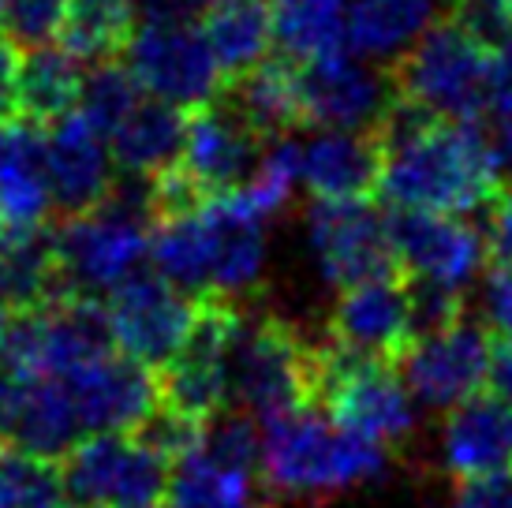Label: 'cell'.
<instances>
[{
  "mask_svg": "<svg viewBox=\"0 0 512 508\" xmlns=\"http://www.w3.org/2000/svg\"><path fill=\"white\" fill-rule=\"evenodd\" d=\"M232 389L240 411L262 423L299 408H318V344H307L285 318H258L247 325L236 352Z\"/></svg>",
  "mask_w": 512,
  "mask_h": 508,
  "instance_id": "8992f818",
  "label": "cell"
},
{
  "mask_svg": "<svg viewBox=\"0 0 512 508\" xmlns=\"http://www.w3.org/2000/svg\"><path fill=\"white\" fill-rule=\"evenodd\" d=\"M169 508H273L255 494V475L236 467L217 464L214 456L195 452L184 464L172 467L169 482Z\"/></svg>",
  "mask_w": 512,
  "mask_h": 508,
  "instance_id": "83f0119b",
  "label": "cell"
},
{
  "mask_svg": "<svg viewBox=\"0 0 512 508\" xmlns=\"http://www.w3.org/2000/svg\"><path fill=\"white\" fill-rule=\"evenodd\" d=\"M154 206L146 180H116V191L94 213L53 221L60 281L68 296L101 299L143 273L154 243Z\"/></svg>",
  "mask_w": 512,
  "mask_h": 508,
  "instance_id": "7a4b0ae2",
  "label": "cell"
},
{
  "mask_svg": "<svg viewBox=\"0 0 512 508\" xmlns=\"http://www.w3.org/2000/svg\"><path fill=\"white\" fill-rule=\"evenodd\" d=\"M202 34L214 49L225 79H240L270 60L273 4H214L202 19Z\"/></svg>",
  "mask_w": 512,
  "mask_h": 508,
  "instance_id": "4316f807",
  "label": "cell"
},
{
  "mask_svg": "<svg viewBox=\"0 0 512 508\" xmlns=\"http://www.w3.org/2000/svg\"><path fill=\"white\" fill-rule=\"evenodd\" d=\"M154 508H169V505H154Z\"/></svg>",
  "mask_w": 512,
  "mask_h": 508,
  "instance_id": "ee69618b",
  "label": "cell"
},
{
  "mask_svg": "<svg viewBox=\"0 0 512 508\" xmlns=\"http://www.w3.org/2000/svg\"><path fill=\"white\" fill-rule=\"evenodd\" d=\"M64 497L86 508L165 505L172 464L139 434H94L60 460Z\"/></svg>",
  "mask_w": 512,
  "mask_h": 508,
  "instance_id": "52a82bcc",
  "label": "cell"
},
{
  "mask_svg": "<svg viewBox=\"0 0 512 508\" xmlns=\"http://www.w3.org/2000/svg\"><path fill=\"white\" fill-rule=\"evenodd\" d=\"M385 452L344 434L322 408H299L262 426V490L277 497H329L378 479Z\"/></svg>",
  "mask_w": 512,
  "mask_h": 508,
  "instance_id": "3957f363",
  "label": "cell"
},
{
  "mask_svg": "<svg viewBox=\"0 0 512 508\" xmlns=\"http://www.w3.org/2000/svg\"><path fill=\"white\" fill-rule=\"evenodd\" d=\"M483 311L494 337H512V266H490L483 284Z\"/></svg>",
  "mask_w": 512,
  "mask_h": 508,
  "instance_id": "d590c367",
  "label": "cell"
},
{
  "mask_svg": "<svg viewBox=\"0 0 512 508\" xmlns=\"http://www.w3.org/2000/svg\"><path fill=\"white\" fill-rule=\"evenodd\" d=\"M135 12L139 0H72L64 49L86 64L120 60L135 38Z\"/></svg>",
  "mask_w": 512,
  "mask_h": 508,
  "instance_id": "f1b7e54d",
  "label": "cell"
},
{
  "mask_svg": "<svg viewBox=\"0 0 512 508\" xmlns=\"http://www.w3.org/2000/svg\"><path fill=\"white\" fill-rule=\"evenodd\" d=\"M19 68L23 53L12 42H0V124L19 120Z\"/></svg>",
  "mask_w": 512,
  "mask_h": 508,
  "instance_id": "74e56055",
  "label": "cell"
},
{
  "mask_svg": "<svg viewBox=\"0 0 512 508\" xmlns=\"http://www.w3.org/2000/svg\"><path fill=\"white\" fill-rule=\"evenodd\" d=\"M154 273H161L169 284H176L187 296H214L217 288V240L206 213L176 217L154 225L150 243Z\"/></svg>",
  "mask_w": 512,
  "mask_h": 508,
  "instance_id": "d4e9b609",
  "label": "cell"
},
{
  "mask_svg": "<svg viewBox=\"0 0 512 508\" xmlns=\"http://www.w3.org/2000/svg\"><path fill=\"white\" fill-rule=\"evenodd\" d=\"M318 408L344 434L374 449H404L415 434L412 389L397 367H385L322 340L318 344Z\"/></svg>",
  "mask_w": 512,
  "mask_h": 508,
  "instance_id": "5b68a950",
  "label": "cell"
},
{
  "mask_svg": "<svg viewBox=\"0 0 512 508\" xmlns=\"http://www.w3.org/2000/svg\"><path fill=\"white\" fill-rule=\"evenodd\" d=\"M441 464L453 482L483 479L512 467V400L479 393L468 404L445 411L441 426Z\"/></svg>",
  "mask_w": 512,
  "mask_h": 508,
  "instance_id": "ac0fdd59",
  "label": "cell"
},
{
  "mask_svg": "<svg viewBox=\"0 0 512 508\" xmlns=\"http://www.w3.org/2000/svg\"><path fill=\"white\" fill-rule=\"evenodd\" d=\"M0 30H4V0H0Z\"/></svg>",
  "mask_w": 512,
  "mask_h": 508,
  "instance_id": "7bdbcfd3",
  "label": "cell"
},
{
  "mask_svg": "<svg viewBox=\"0 0 512 508\" xmlns=\"http://www.w3.org/2000/svg\"><path fill=\"white\" fill-rule=\"evenodd\" d=\"M494 367V329L479 318H460L456 325L415 340L408 359L400 363L404 381L427 408L453 411L471 396L490 389Z\"/></svg>",
  "mask_w": 512,
  "mask_h": 508,
  "instance_id": "8fae6325",
  "label": "cell"
},
{
  "mask_svg": "<svg viewBox=\"0 0 512 508\" xmlns=\"http://www.w3.org/2000/svg\"><path fill=\"white\" fill-rule=\"evenodd\" d=\"M266 142L243 124L225 98L187 113V139L176 169L206 202L221 195H236L251 184Z\"/></svg>",
  "mask_w": 512,
  "mask_h": 508,
  "instance_id": "5bb4252c",
  "label": "cell"
},
{
  "mask_svg": "<svg viewBox=\"0 0 512 508\" xmlns=\"http://www.w3.org/2000/svg\"><path fill=\"white\" fill-rule=\"evenodd\" d=\"M393 247L408 281H427L464 292V284L490 262L486 236L460 217L441 213H393Z\"/></svg>",
  "mask_w": 512,
  "mask_h": 508,
  "instance_id": "9a60e30c",
  "label": "cell"
},
{
  "mask_svg": "<svg viewBox=\"0 0 512 508\" xmlns=\"http://www.w3.org/2000/svg\"><path fill=\"white\" fill-rule=\"evenodd\" d=\"M187 113L172 109L165 101L146 98L135 113L109 135L113 165L128 180H154L172 169L184 154Z\"/></svg>",
  "mask_w": 512,
  "mask_h": 508,
  "instance_id": "603a6c76",
  "label": "cell"
},
{
  "mask_svg": "<svg viewBox=\"0 0 512 508\" xmlns=\"http://www.w3.org/2000/svg\"><path fill=\"white\" fill-rule=\"evenodd\" d=\"M378 131H318L303 146V184L318 202H370L382 187Z\"/></svg>",
  "mask_w": 512,
  "mask_h": 508,
  "instance_id": "d6986e66",
  "label": "cell"
},
{
  "mask_svg": "<svg viewBox=\"0 0 512 508\" xmlns=\"http://www.w3.org/2000/svg\"><path fill=\"white\" fill-rule=\"evenodd\" d=\"M441 8L445 0H356L348 12V45L389 68L438 27Z\"/></svg>",
  "mask_w": 512,
  "mask_h": 508,
  "instance_id": "7402d4cb",
  "label": "cell"
},
{
  "mask_svg": "<svg viewBox=\"0 0 512 508\" xmlns=\"http://www.w3.org/2000/svg\"><path fill=\"white\" fill-rule=\"evenodd\" d=\"M195 303L199 296L180 292L154 269L135 273L131 281L105 296L116 352L154 374L165 370L191 337Z\"/></svg>",
  "mask_w": 512,
  "mask_h": 508,
  "instance_id": "9c48e42d",
  "label": "cell"
},
{
  "mask_svg": "<svg viewBox=\"0 0 512 508\" xmlns=\"http://www.w3.org/2000/svg\"><path fill=\"white\" fill-rule=\"evenodd\" d=\"M296 180H303V146L292 135H285V139L266 142L251 184L243 187V198L262 217H273V213H281L288 206V198L296 191Z\"/></svg>",
  "mask_w": 512,
  "mask_h": 508,
  "instance_id": "1f68e13d",
  "label": "cell"
},
{
  "mask_svg": "<svg viewBox=\"0 0 512 508\" xmlns=\"http://www.w3.org/2000/svg\"><path fill=\"white\" fill-rule=\"evenodd\" d=\"M490 393L512 400V337H494V367H490Z\"/></svg>",
  "mask_w": 512,
  "mask_h": 508,
  "instance_id": "f35d334b",
  "label": "cell"
},
{
  "mask_svg": "<svg viewBox=\"0 0 512 508\" xmlns=\"http://www.w3.org/2000/svg\"><path fill=\"white\" fill-rule=\"evenodd\" d=\"M64 296L53 225L0 236V299L8 311L34 314Z\"/></svg>",
  "mask_w": 512,
  "mask_h": 508,
  "instance_id": "44dd1931",
  "label": "cell"
},
{
  "mask_svg": "<svg viewBox=\"0 0 512 508\" xmlns=\"http://www.w3.org/2000/svg\"><path fill=\"white\" fill-rule=\"evenodd\" d=\"M53 508H86V505H75V501H60V505H53Z\"/></svg>",
  "mask_w": 512,
  "mask_h": 508,
  "instance_id": "b9f144b4",
  "label": "cell"
},
{
  "mask_svg": "<svg viewBox=\"0 0 512 508\" xmlns=\"http://www.w3.org/2000/svg\"><path fill=\"white\" fill-rule=\"evenodd\" d=\"M221 98L236 109L243 124L262 142L285 139L303 127V105H299V64L285 57H270L225 86Z\"/></svg>",
  "mask_w": 512,
  "mask_h": 508,
  "instance_id": "ffe728a7",
  "label": "cell"
},
{
  "mask_svg": "<svg viewBox=\"0 0 512 508\" xmlns=\"http://www.w3.org/2000/svg\"><path fill=\"white\" fill-rule=\"evenodd\" d=\"M483 236L490 266H512V180H505L498 195L486 202Z\"/></svg>",
  "mask_w": 512,
  "mask_h": 508,
  "instance_id": "836d02e7",
  "label": "cell"
},
{
  "mask_svg": "<svg viewBox=\"0 0 512 508\" xmlns=\"http://www.w3.org/2000/svg\"><path fill=\"white\" fill-rule=\"evenodd\" d=\"M378 139L385 150L378 198L393 213H471L501 191V150L479 120H438L393 101Z\"/></svg>",
  "mask_w": 512,
  "mask_h": 508,
  "instance_id": "6da1fadb",
  "label": "cell"
},
{
  "mask_svg": "<svg viewBox=\"0 0 512 508\" xmlns=\"http://www.w3.org/2000/svg\"><path fill=\"white\" fill-rule=\"evenodd\" d=\"M498 150H501V157H509V161H512V113H509V116H501Z\"/></svg>",
  "mask_w": 512,
  "mask_h": 508,
  "instance_id": "ab89813d",
  "label": "cell"
},
{
  "mask_svg": "<svg viewBox=\"0 0 512 508\" xmlns=\"http://www.w3.org/2000/svg\"><path fill=\"white\" fill-rule=\"evenodd\" d=\"M124 64L146 98L165 101L180 113L214 105L225 94V71L199 27H143L124 49Z\"/></svg>",
  "mask_w": 512,
  "mask_h": 508,
  "instance_id": "30bf717a",
  "label": "cell"
},
{
  "mask_svg": "<svg viewBox=\"0 0 512 508\" xmlns=\"http://www.w3.org/2000/svg\"><path fill=\"white\" fill-rule=\"evenodd\" d=\"M397 101L389 71L352 57H326L299 64V105L303 127L318 131H378Z\"/></svg>",
  "mask_w": 512,
  "mask_h": 508,
  "instance_id": "4fadbf2b",
  "label": "cell"
},
{
  "mask_svg": "<svg viewBox=\"0 0 512 508\" xmlns=\"http://www.w3.org/2000/svg\"><path fill=\"white\" fill-rule=\"evenodd\" d=\"M64 501L60 464L0 441V508H53Z\"/></svg>",
  "mask_w": 512,
  "mask_h": 508,
  "instance_id": "4dcf8cb0",
  "label": "cell"
},
{
  "mask_svg": "<svg viewBox=\"0 0 512 508\" xmlns=\"http://www.w3.org/2000/svg\"><path fill=\"white\" fill-rule=\"evenodd\" d=\"M210 8L214 0H139L146 27H195Z\"/></svg>",
  "mask_w": 512,
  "mask_h": 508,
  "instance_id": "8d00e7d4",
  "label": "cell"
},
{
  "mask_svg": "<svg viewBox=\"0 0 512 508\" xmlns=\"http://www.w3.org/2000/svg\"><path fill=\"white\" fill-rule=\"evenodd\" d=\"M307 240L318 269L337 288L404 277L393 247V228L374 202H318L307 210Z\"/></svg>",
  "mask_w": 512,
  "mask_h": 508,
  "instance_id": "ba28073f",
  "label": "cell"
},
{
  "mask_svg": "<svg viewBox=\"0 0 512 508\" xmlns=\"http://www.w3.org/2000/svg\"><path fill=\"white\" fill-rule=\"evenodd\" d=\"M453 508H512V467L483 479L453 482Z\"/></svg>",
  "mask_w": 512,
  "mask_h": 508,
  "instance_id": "e575fe53",
  "label": "cell"
},
{
  "mask_svg": "<svg viewBox=\"0 0 512 508\" xmlns=\"http://www.w3.org/2000/svg\"><path fill=\"white\" fill-rule=\"evenodd\" d=\"M86 71L83 60L72 57L64 45H45L23 53L19 68V116L38 127H57L79 113L83 105Z\"/></svg>",
  "mask_w": 512,
  "mask_h": 508,
  "instance_id": "cb8c5ba5",
  "label": "cell"
},
{
  "mask_svg": "<svg viewBox=\"0 0 512 508\" xmlns=\"http://www.w3.org/2000/svg\"><path fill=\"white\" fill-rule=\"evenodd\" d=\"M326 340L344 352L400 370L419 340L408 277H385L344 288L326 318Z\"/></svg>",
  "mask_w": 512,
  "mask_h": 508,
  "instance_id": "7c38bea8",
  "label": "cell"
},
{
  "mask_svg": "<svg viewBox=\"0 0 512 508\" xmlns=\"http://www.w3.org/2000/svg\"><path fill=\"white\" fill-rule=\"evenodd\" d=\"M348 0H273V42L292 64L341 57L348 45Z\"/></svg>",
  "mask_w": 512,
  "mask_h": 508,
  "instance_id": "484cf974",
  "label": "cell"
},
{
  "mask_svg": "<svg viewBox=\"0 0 512 508\" xmlns=\"http://www.w3.org/2000/svg\"><path fill=\"white\" fill-rule=\"evenodd\" d=\"M143 101H146L143 86H139V79L131 75L124 57L101 60V64H90V68H86L83 105H79V113L98 127L105 139H109L116 127L124 124Z\"/></svg>",
  "mask_w": 512,
  "mask_h": 508,
  "instance_id": "f546056e",
  "label": "cell"
},
{
  "mask_svg": "<svg viewBox=\"0 0 512 508\" xmlns=\"http://www.w3.org/2000/svg\"><path fill=\"white\" fill-rule=\"evenodd\" d=\"M494 68L498 49L464 30L453 15H441L430 34L389 64V83L408 101L438 120H479L494 109Z\"/></svg>",
  "mask_w": 512,
  "mask_h": 508,
  "instance_id": "277c9868",
  "label": "cell"
},
{
  "mask_svg": "<svg viewBox=\"0 0 512 508\" xmlns=\"http://www.w3.org/2000/svg\"><path fill=\"white\" fill-rule=\"evenodd\" d=\"M214 4H273V0H214Z\"/></svg>",
  "mask_w": 512,
  "mask_h": 508,
  "instance_id": "60d3db41",
  "label": "cell"
},
{
  "mask_svg": "<svg viewBox=\"0 0 512 508\" xmlns=\"http://www.w3.org/2000/svg\"><path fill=\"white\" fill-rule=\"evenodd\" d=\"M83 113L49 127V187L57 221L94 213L116 191L113 150Z\"/></svg>",
  "mask_w": 512,
  "mask_h": 508,
  "instance_id": "e0dca14e",
  "label": "cell"
},
{
  "mask_svg": "<svg viewBox=\"0 0 512 508\" xmlns=\"http://www.w3.org/2000/svg\"><path fill=\"white\" fill-rule=\"evenodd\" d=\"M72 0H4V30L19 53L53 45L68 27Z\"/></svg>",
  "mask_w": 512,
  "mask_h": 508,
  "instance_id": "d6a6232c",
  "label": "cell"
},
{
  "mask_svg": "<svg viewBox=\"0 0 512 508\" xmlns=\"http://www.w3.org/2000/svg\"><path fill=\"white\" fill-rule=\"evenodd\" d=\"M83 434H135L161 408V385L154 370L139 367L120 352L64 378Z\"/></svg>",
  "mask_w": 512,
  "mask_h": 508,
  "instance_id": "2e32d148",
  "label": "cell"
}]
</instances>
